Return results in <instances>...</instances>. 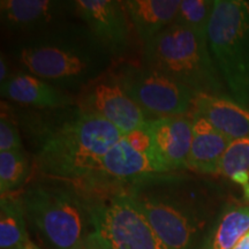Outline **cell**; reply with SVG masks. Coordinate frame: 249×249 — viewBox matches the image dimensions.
I'll list each match as a JSON object with an SVG mask.
<instances>
[{
    "mask_svg": "<svg viewBox=\"0 0 249 249\" xmlns=\"http://www.w3.org/2000/svg\"><path fill=\"white\" fill-rule=\"evenodd\" d=\"M73 249H102V247L97 244V241L92 238V235L90 234L82 244L76 246V247Z\"/></svg>",
    "mask_w": 249,
    "mask_h": 249,
    "instance_id": "obj_25",
    "label": "cell"
},
{
    "mask_svg": "<svg viewBox=\"0 0 249 249\" xmlns=\"http://www.w3.org/2000/svg\"><path fill=\"white\" fill-rule=\"evenodd\" d=\"M167 249H200L230 200L226 189L192 171L152 173L126 191Z\"/></svg>",
    "mask_w": 249,
    "mask_h": 249,
    "instance_id": "obj_2",
    "label": "cell"
},
{
    "mask_svg": "<svg viewBox=\"0 0 249 249\" xmlns=\"http://www.w3.org/2000/svg\"><path fill=\"white\" fill-rule=\"evenodd\" d=\"M249 231V203L230 198L205 235L200 249H233Z\"/></svg>",
    "mask_w": 249,
    "mask_h": 249,
    "instance_id": "obj_18",
    "label": "cell"
},
{
    "mask_svg": "<svg viewBox=\"0 0 249 249\" xmlns=\"http://www.w3.org/2000/svg\"><path fill=\"white\" fill-rule=\"evenodd\" d=\"M233 249H249V231L242 236Z\"/></svg>",
    "mask_w": 249,
    "mask_h": 249,
    "instance_id": "obj_26",
    "label": "cell"
},
{
    "mask_svg": "<svg viewBox=\"0 0 249 249\" xmlns=\"http://www.w3.org/2000/svg\"><path fill=\"white\" fill-rule=\"evenodd\" d=\"M17 249H43V248H40L38 245H36L33 240H30L29 242H27L26 245L21 246V247H18Z\"/></svg>",
    "mask_w": 249,
    "mask_h": 249,
    "instance_id": "obj_27",
    "label": "cell"
},
{
    "mask_svg": "<svg viewBox=\"0 0 249 249\" xmlns=\"http://www.w3.org/2000/svg\"><path fill=\"white\" fill-rule=\"evenodd\" d=\"M192 113L204 118L232 141L249 138V107L232 97L197 93Z\"/></svg>",
    "mask_w": 249,
    "mask_h": 249,
    "instance_id": "obj_15",
    "label": "cell"
},
{
    "mask_svg": "<svg viewBox=\"0 0 249 249\" xmlns=\"http://www.w3.org/2000/svg\"><path fill=\"white\" fill-rule=\"evenodd\" d=\"M34 173V163L26 149L0 151V193L21 192Z\"/></svg>",
    "mask_w": 249,
    "mask_h": 249,
    "instance_id": "obj_20",
    "label": "cell"
},
{
    "mask_svg": "<svg viewBox=\"0 0 249 249\" xmlns=\"http://www.w3.org/2000/svg\"><path fill=\"white\" fill-rule=\"evenodd\" d=\"M240 172L249 173V138L231 141L218 169V176L227 179Z\"/></svg>",
    "mask_w": 249,
    "mask_h": 249,
    "instance_id": "obj_22",
    "label": "cell"
},
{
    "mask_svg": "<svg viewBox=\"0 0 249 249\" xmlns=\"http://www.w3.org/2000/svg\"><path fill=\"white\" fill-rule=\"evenodd\" d=\"M76 104L108 121L124 136L143 128L151 120L127 95L111 70L77 93Z\"/></svg>",
    "mask_w": 249,
    "mask_h": 249,
    "instance_id": "obj_12",
    "label": "cell"
},
{
    "mask_svg": "<svg viewBox=\"0 0 249 249\" xmlns=\"http://www.w3.org/2000/svg\"><path fill=\"white\" fill-rule=\"evenodd\" d=\"M127 95L150 119L192 113L194 90L144 62L127 60L111 67Z\"/></svg>",
    "mask_w": 249,
    "mask_h": 249,
    "instance_id": "obj_8",
    "label": "cell"
},
{
    "mask_svg": "<svg viewBox=\"0 0 249 249\" xmlns=\"http://www.w3.org/2000/svg\"><path fill=\"white\" fill-rule=\"evenodd\" d=\"M181 0H124L133 30L141 45L173 24Z\"/></svg>",
    "mask_w": 249,
    "mask_h": 249,
    "instance_id": "obj_17",
    "label": "cell"
},
{
    "mask_svg": "<svg viewBox=\"0 0 249 249\" xmlns=\"http://www.w3.org/2000/svg\"><path fill=\"white\" fill-rule=\"evenodd\" d=\"M214 0H181L173 23L192 30L202 38L208 39V29Z\"/></svg>",
    "mask_w": 249,
    "mask_h": 249,
    "instance_id": "obj_21",
    "label": "cell"
},
{
    "mask_svg": "<svg viewBox=\"0 0 249 249\" xmlns=\"http://www.w3.org/2000/svg\"><path fill=\"white\" fill-rule=\"evenodd\" d=\"M6 53L18 70L75 96L114 65L107 50L80 20L8 43Z\"/></svg>",
    "mask_w": 249,
    "mask_h": 249,
    "instance_id": "obj_3",
    "label": "cell"
},
{
    "mask_svg": "<svg viewBox=\"0 0 249 249\" xmlns=\"http://www.w3.org/2000/svg\"><path fill=\"white\" fill-rule=\"evenodd\" d=\"M150 140L149 156L160 172L189 171L188 158L193 140V116L149 120L144 126Z\"/></svg>",
    "mask_w": 249,
    "mask_h": 249,
    "instance_id": "obj_13",
    "label": "cell"
},
{
    "mask_svg": "<svg viewBox=\"0 0 249 249\" xmlns=\"http://www.w3.org/2000/svg\"><path fill=\"white\" fill-rule=\"evenodd\" d=\"M152 173L160 172L150 156L136 150L124 136L86 177L73 182L85 194L126 192L134 182Z\"/></svg>",
    "mask_w": 249,
    "mask_h": 249,
    "instance_id": "obj_9",
    "label": "cell"
},
{
    "mask_svg": "<svg viewBox=\"0 0 249 249\" xmlns=\"http://www.w3.org/2000/svg\"><path fill=\"white\" fill-rule=\"evenodd\" d=\"M141 61L197 93L231 97L214 64L208 39L171 24L141 48Z\"/></svg>",
    "mask_w": 249,
    "mask_h": 249,
    "instance_id": "obj_5",
    "label": "cell"
},
{
    "mask_svg": "<svg viewBox=\"0 0 249 249\" xmlns=\"http://www.w3.org/2000/svg\"><path fill=\"white\" fill-rule=\"evenodd\" d=\"M31 240L20 194L1 195L0 249H17Z\"/></svg>",
    "mask_w": 249,
    "mask_h": 249,
    "instance_id": "obj_19",
    "label": "cell"
},
{
    "mask_svg": "<svg viewBox=\"0 0 249 249\" xmlns=\"http://www.w3.org/2000/svg\"><path fill=\"white\" fill-rule=\"evenodd\" d=\"M30 239L43 249H73L92 233L90 202L73 181L33 173L18 192Z\"/></svg>",
    "mask_w": 249,
    "mask_h": 249,
    "instance_id": "obj_4",
    "label": "cell"
},
{
    "mask_svg": "<svg viewBox=\"0 0 249 249\" xmlns=\"http://www.w3.org/2000/svg\"><path fill=\"white\" fill-rule=\"evenodd\" d=\"M79 20L75 0H1L0 23L8 43Z\"/></svg>",
    "mask_w": 249,
    "mask_h": 249,
    "instance_id": "obj_10",
    "label": "cell"
},
{
    "mask_svg": "<svg viewBox=\"0 0 249 249\" xmlns=\"http://www.w3.org/2000/svg\"><path fill=\"white\" fill-rule=\"evenodd\" d=\"M12 60L8 57V54L6 52L1 51L0 54V85L7 81L9 76L14 73V70L12 68Z\"/></svg>",
    "mask_w": 249,
    "mask_h": 249,
    "instance_id": "obj_24",
    "label": "cell"
},
{
    "mask_svg": "<svg viewBox=\"0 0 249 249\" xmlns=\"http://www.w3.org/2000/svg\"><path fill=\"white\" fill-rule=\"evenodd\" d=\"M24 149L18 124L11 102L1 99L0 107V151Z\"/></svg>",
    "mask_w": 249,
    "mask_h": 249,
    "instance_id": "obj_23",
    "label": "cell"
},
{
    "mask_svg": "<svg viewBox=\"0 0 249 249\" xmlns=\"http://www.w3.org/2000/svg\"><path fill=\"white\" fill-rule=\"evenodd\" d=\"M193 140L188 170L201 176H218L220 160L232 140L204 118L193 114Z\"/></svg>",
    "mask_w": 249,
    "mask_h": 249,
    "instance_id": "obj_16",
    "label": "cell"
},
{
    "mask_svg": "<svg viewBox=\"0 0 249 249\" xmlns=\"http://www.w3.org/2000/svg\"><path fill=\"white\" fill-rule=\"evenodd\" d=\"M92 238L102 249H167L126 192L86 194Z\"/></svg>",
    "mask_w": 249,
    "mask_h": 249,
    "instance_id": "obj_7",
    "label": "cell"
},
{
    "mask_svg": "<svg viewBox=\"0 0 249 249\" xmlns=\"http://www.w3.org/2000/svg\"><path fill=\"white\" fill-rule=\"evenodd\" d=\"M76 17L107 50L114 64L133 60L138 40L124 0H75Z\"/></svg>",
    "mask_w": 249,
    "mask_h": 249,
    "instance_id": "obj_11",
    "label": "cell"
},
{
    "mask_svg": "<svg viewBox=\"0 0 249 249\" xmlns=\"http://www.w3.org/2000/svg\"><path fill=\"white\" fill-rule=\"evenodd\" d=\"M208 45L230 96L249 107V1L214 0Z\"/></svg>",
    "mask_w": 249,
    "mask_h": 249,
    "instance_id": "obj_6",
    "label": "cell"
},
{
    "mask_svg": "<svg viewBox=\"0 0 249 249\" xmlns=\"http://www.w3.org/2000/svg\"><path fill=\"white\" fill-rule=\"evenodd\" d=\"M12 105L36 174L77 181L124 138L113 124L77 104L55 108Z\"/></svg>",
    "mask_w": 249,
    "mask_h": 249,
    "instance_id": "obj_1",
    "label": "cell"
},
{
    "mask_svg": "<svg viewBox=\"0 0 249 249\" xmlns=\"http://www.w3.org/2000/svg\"><path fill=\"white\" fill-rule=\"evenodd\" d=\"M1 99L33 108H55L76 104V96L39 79L26 71L17 70L0 85Z\"/></svg>",
    "mask_w": 249,
    "mask_h": 249,
    "instance_id": "obj_14",
    "label": "cell"
}]
</instances>
